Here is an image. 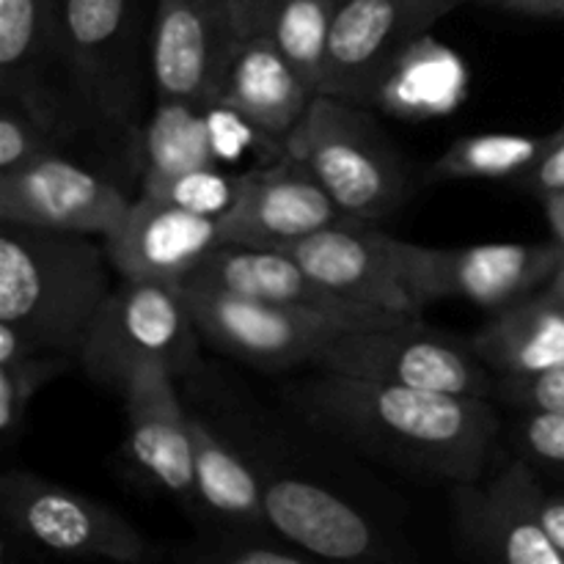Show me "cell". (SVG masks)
<instances>
[{"label": "cell", "mask_w": 564, "mask_h": 564, "mask_svg": "<svg viewBox=\"0 0 564 564\" xmlns=\"http://www.w3.org/2000/svg\"><path fill=\"white\" fill-rule=\"evenodd\" d=\"M290 405L312 427L400 471L438 482L482 479L501 419L485 397L375 383L336 372L303 380Z\"/></svg>", "instance_id": "1"}, {"label": "cell", "mask_w": 564, "mask_h": 564, "mask_svg": "<svg viewBox=\"0 0 564 564\" xmlns=\"http://www.w3.org/2000/svg\"><path fill=\"white\" fill-rule=\"evenodd\" d=\"M105 242L75 231L0 224V361L58 352L80 361L110 286Z\"/></svg>", "instance_id": "2"}, {"label": "cell", "mask_w": 564, "mask_h": 564, "mask_svg": "<svg viewBox=\"0 0 564 564\" xmlns=\"http://www.w3.org/2000/svg\"><path fill=\"white\" fill-rule=\"evenodd\" d=\"M284 143L352 218L383 220L411 196L405 163L364 105L314 94Z\"/></svg>", "instance_id": "3"}, {"label": "cell", "mask_w": 564, "mask_h": 564, "mask_svg": "<svg viewBox=\"0 0 564 564\" xmlns=\"http://www.w3.org/2000/svg\"><path fill=\"white\" fill-rule=\"evenodd\" d=\"M273 0H158L149 72L158 97L218 108L240 50L264 31Z\"/></svg>", "instance_id": "4"}, {"label": "cell", "mask_w": 564, "mask_h": 564, "mask_svg": "<svg viewBox=\"0 0 564 564\" xmlns=\"http://www.w3.org/2000/svg\"><path fill=\"white\" fill-rule=\"evenodd\" d=\"M198 341L180 286L121 279L88 330L80 367L94 383L124 394L132 375L149 364L169 369L174 378L191 372Z\"/></svg>", "instance_id": "5"}, {"label": "cell", "mask_w": 564, "mask_h": 564, "mask_svg": "<svg viewBox=\"0 0 564 564\" xmlns=\"http://www.w3.org/2000/svg\"><path fill=\"white\" fill-rule=\"evenodd\" d=\"M69 75L88 124L138 135L141 0H58Z\"/></svg>", "instance_id": "6"}, {"label": "cell", "mask_w": 564, "mask_h": 564, "mask_svg": "<svg viewBox=\"0 0 564 564\" xmlns=\"http://www.w3.org/2000/svg\"><path fill=\"white\" fill-rule=\"evenodd\" d=\"M314 367L375 383L485 400L499 389L494 369L474 352L471 341L463 345L455 336L438 334L419 317L345 330L323 347Z\"/></svg>", "instance_id": "7"}, {"label": "cell", "mask_w": 564, "mask_h": 564, "mask_svg": "<svg viewBox=\"0 0 564 564\" xmlns=\"http://www.w3.org/2000/svg\"><path fill=\"white\" fill-rule=\"evenodd\" d=\"M0 521L44 554L119 564L152 560L149 540L113 507L22 468L0 477Z\"/></svg>", "instance_id": "8"}, {"label": "cell", "mask_w": 564, "mask_h": 564, "mask_svg": "<svg viewBox=\"0 0 564 564\" xmlns=\"http://www.w3.org/2000/svg\"><path fill=\"white\" fill-rule=\"evenodd\" d=\"M463 0H341L317 94L369 105L408 50Z\"/></svg>", "instance_id": "9"}, {"label": "cell", "mask_w": 564, "mask_h": 564, "mask_svg": "<svg viewBox=\"0 0 564 564\" xmlns=\"http://www.w3.org/2000/svg\"><path fill=\"white\" fill-rule=\"evenodd\" d=\"M180 292L202 341L268 372L301 364L314 367L328 341L345 330L361 328L339 317L275 306L224 290L180 286Z\"/></svg>", "instance_id": "10"}, {"label": "cell", "mask_w": 564, "mask_h": 564, "mask_svg": "<svg viewBox=\"0 0 564 564\" xmlns=\"http://www.w3.org/2000/svg\"><path fill=\"white\" fill-rule=\"evenodd\" d=\"M413 242L397 240L375 224L347 218L312 237L281 248L314 279L356 306L422 317L424 301L411 264Z\"/></svg>", "instance_id": "11"}, {"label": "cell", "mask_w": 564, "mask_h": 564, "mask_svg": "<svg viewBox=\"0 0 564 564\" xmlns=\"http://www.w3.org/2000/svg\"><path fill=\"white\" fill-rule=\"evenodd\" d=\"M0 99H11L61 141L86 121L69 75L58 0H0Z\"/></svg>", "instance_id": "12"}, {"label": "cell", "mask_w": 564, "mask_h": 564, "mask_svg": "<svg viewBox=\"0 0 564 564\" xmlns=\"http://www.w3.org/2000/svg\"><path fill=\"white\" fill-rule=\"evenodd\" d=\"M564 257L554 246L488 242L466 248H411L413 279L424 306L460 297L488 312H501L551 284Z\"/></svg>", "instance_id": "13"}, {"label": "cell", "mask_w": 564, "mask_h": 564, "mask_svg": "<svg viewBox=\"0 0 564 564\" xmlns=\"http://www.w3.org/2000/svg\"><path fill=\"white\" fill-rule=\"evenodd\" d=\"M132 198L66 152L0 174V224L75 231L105 240L119 229Z\"/></svg>", "instance_id": "14"}, {"label": "cell", "mask_w": 564, "mask_h": 564, "mask_svg": "<svg viewBox=\"0 0 564 564\" xmlns=\"http://www.w3.org/2000/svg\"><path fill=\"white\" fill-rule=\"evenodd\" d=\"M257 466L264 512L275 534L295 543L314 560L386 562L397 560L391 540L352 501L308 477Z\"/></svg>", "instance_id": "15"}, {"label": "cell", "mask_w": 564, "mask_h": 564, "mask_svg": "<svg viewBox=\"0 0 564 564\" xmlns=\"http://www.w3.org/2000/svg\"><path fill=\"white\" fill-rule=\"evenodd\" d=\"M543 482L523 457H516L490 485L460 482L452 490L455 532L468 554L505 564H564L538 521Z\"/></svg>", "instance_id": "16"}, {"label": "cell", "mask_w": 564, "mask_h": 564, "mask_svg": "<svg viewBox=\"0 0 564 564\" xmlns=\"http://www.w3.org/2000/svg\"><path fill=\"white\" fill-rule=\"evenodd\" d=\"M352 218L297 158L237 176V191L220 213L224 242L281 248Z\"/></svg>", "instance_id": "17"}, {"label": "cell", "mask_w": 564, "mask_h": 564, "mask_svg": "<svg viewBox=\"0 0 564 564\" xmlns=\"http://www.w3.org/2000/svg\"><path fill=\"white\" fill-rule=\"evenodd\" d=\"M102 242L119 279L182 286L213 248L224 246V229L220 215L138 193Z\"/></svg>", "instance_id": "18"}, {"label": "cell", "mask_w": 564, "mask_h": 564, "mask_svg": "<svg viewBox=\"0 0 564 564\" xmlns=\"http://www.w3.org/2000/svg\"><path fill=\"white\" fill-rule=\"evenodd\" d=\"M182 286H207V290L235 292V295L275 303V306L347 319V323H356L361 328L411 319L402 317V314L375 312V308H364L345 301L336 292H330L328 286L319 284L295 257H290L286 251H275V248L224 242V246L213 248L207 253V259L193 270L191 279Z\"/></svg>", "instance_id": "19"}, {"label": "cell", "mask_w": 564, "mask_h": 564, "mask_svg": "<svg viewBox=\"0 0 564 564\" xmlns=\"http://www.w3.org/2000/svg\"><path fill=\"white\" fill-rule=\"evenodd\" d=\"M121 400L127 413V457L149 482L196 512L191 411L176 394V378L169 369L149 364L132 375Z\"/></svg>", "instance_id": "20"}, {"label": "cell", "mask_w": 564, "mask_h": 564, "mask_svg": "<svg viewBox=\"0 0 564 564\" xmlns=\"http://www.w3.org/2000/svg\"><path fill=\"white\" fill-rule=\"evenodd\" d=\"M314 91L284 58L268 31H259L231 64L218 108L231 110L262 135L286 141L312 105Z\"/></svg>", "instance_id": "21"}, {"label": "cell", "mask_w": 564, "mask_h": 564, "mask_svg": "<svg viewBox=\"0 0 564 564\" xmlns=\"http://www.w3.org/2000/svg\"><path fill=\"white\" fill-rule=\"evenodd\" d=\"M191 430L193 485L202 529L273 532L264 512L262 479L251 457L196 411H191Z\"/></svg>", "instance_id": "22"}, {"label": "cell", "mask_w": 564, "mask_h": 564, "mask_svg": "<svg viewBox=\"0 0 564 564\" xmlns=\"http://www.w3.org/2000/svg\"><path fill=\"white\" fill-rule=\"evenodd\" d=\"M471 347L501 378H532L564 364V303L534 292L494 314L471 336Z\"/></svg>", "instance_id": "23"}, {"label": "cell", "mask_w": 564, "mask_h": 564, "mask_svg": "<svg viewBox=\"0 0 564 564\" xmlns=\"http://www.w3.org/2000/svg\"><path fill=\"white\" fill-rule=\"evenodd\" d=\"M204 105L180 97H158L141 127V193H160L191 176L218 171L213 132Z\"/></svg>", "instance_id": "24"}, {"label": "cell", "mask_w": 564, "mask_h": 564, "mask_svg": "<svg viewBox=\"0 0 564 564\" xmlns=\"http://www.w3.org/2000/svg\"><path fill=\"white\" fill-rule=\"evenodd\" d=\"M551 135L482 132L457 138L433 163L435 180H518L549 149Z\"/></svg>", "instance_id": "25"}, {"label": "cell", "mask_w": 564, "mask_h": 564, "mask_svg": "<svg viewBox=\"0 0 564 564\" xmlns=\"http://www.w3.org/2000/svg\"><path fill=\"white\" fill-rule=\"evenodd\" d=\"M341 0H273L264 31L314 94L323 80L330 28Z\"/></svg>", "instance_id": "26"}, {"label": "cell", "mask_w": 564, "mask_h": 564, "mask_svg": "<svg viewBox=\"0 0 564 564\" xmlns=\"http://www.w3.org/2000/svg\"><path fill=\"white\" fill-rule=\"evenodd\" d=\"M174 560L193 564H306L317 562L275 532H242V529H202Z\"/></svg>", "instance_id": "27"}, {"label": "cell", "mask_w": 564, "mask_h": 564, "mask_svg": "<svg viewBox=\"0 0 564 564\" xmlns=\"http://www.w3.org/2000/svg\"><path fill=\"white\" fill-rule=\"evenodd\" d=\"M72 367H80V361L58 352H33L14 361H0V438H20L25 433L33 397Z\"/></svg>", "instance_id": "28"}, {"label": "cell", "mask_w": 564, "mask_h": 564, "mask_svg": "<svg viewBox=\"0 0 564 564\" xmlns=\"http://www.w3.org/2000/svg\"><path fill=\"white\" fill-rule=\"evenodd\" d=\"M61 138L11 99H0V174L22 169L47 154H61Z\"/></svg>", "instance_id": "29"}, {"label": "cell", "mask_w": 564, "mask_h": 564, "mask_svg": "<svg viewBox=\"0 0 564 564\" xmlns=\"http://www.w3.org/2000/svg\"><path fill=\"white\" fill-rule=\"evenodd\" d=\"M521 422L512 430L518 457L529 466L564 474V411H518Z\"/></svg>", "instance_id": "30"}, {"label": "cell", "mask_w": 564, "mask_h": 564, "mask_svg": "<svg viewBox=\"0 0 564 564\" xmlns=\"http://www.w3.org/2000/svg\"><path fill=\"white\" fill-rule=\"evenodd\" d=\"M496 394L516 411H564V364L532 378H499Z\"/></svg>", "instance_id": "31"}, {"label": "cell", "mask_w": 564, "mask_h": 564, "mask_svg": "<svg viewBox=\"0 0 564 564\" xmlns=\"http://www.w3.org/2000/svg\"><path fill=\"white\" fill-rule=\"evenodd\" d=\"M516 182L523 191L534 193V196L540 198L564 193V127L551 135L549 149L540 154L538 163H534L527 174L518 176Z\"/></svg>", "instance_id": "32"}, {"label": "cell", "mask_w": 564, "mask_h": 564, "mask_svg": "<svg viewBox=\"0 0 564 564\" xmlns=\"http://www.w3.org/2000/svg\"><path fill=\"white\" fill-rule=\"evenodd\" d=\"M538 521L540 527H543V532L551 538V543H554L564 556V496H554L545 488H540Z\"/></svg>", "instance_id": "33"}, {"label": "cell", "mask_w": 564, "mask_h": 564, "mask_svg": "<svg viewBox=\"0 0 564 564\" xmlns=\"http://www.w3.org/2000/svg\"><path fill=\"white\" fill-rule=\"evenodd\" d=\"M490 6L523 17H543V20H564V0H490Z\"/></svg>", "instance_id": "34"}, {"label": "cell", "mask_w": 564, "mask_h": 564, "mask_svg": "<svg viewBox=\"0 0 564 564\" xmlns=\"http://www.w3.org/2000/svg\"><path fill=\"white\" fill-rule=\"evenodd\" d=\"M545 215H549L551 231H554L556 242L564 248V193H556V196L543 198Z\"/></svg>", "instance_id": "35"}, {"label": "cell", "mask_w": 564, "mask_h": 564, "mask_svg": "<svg viewBox=\"0 0 564 564\" xmlns=\"http://www.w3.org/2000/svg\"><path fill=\"white\" fill-rule=\"evenodd\" d=\"M549 292H551V295L556 297V301H562V303H564V257H562L560 268H556L554 279H551V284H549Z\"/></svg>", "instance_id": "36"}, {"label": "cell", "mask_w": 564, "mask_h": 564, "mask_svg": "<svg viewBox=\"0 0 564 564\" xmlns=\"http://www.w3.org/2000/svg\"><path fill=\"white\" fill-rule=\"evenodd\" d=\"M485 3H490V0H485Z\"/></svg>", "instance_id": "37"}, {"label": "cell", "mask_w": 564, "mask_h": 564, "mask_svg": "<svg viewBox=\"0 0 564 564\" xmlns=\"http://www.w3.org/2000/svg\"><path fill=\"white\" fill-rule=\"evenodd\" d=\"M562 127H564V124H562Z\"/></svg>", "instance_id": "38"}]
</instances>
